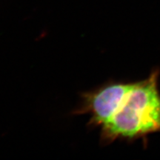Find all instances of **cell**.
I'll use <instances>...</instances> for the list:
<instances>
[{
	"label": "cell",
	"instance_id": "6da1fadb",
	"mask_svg": "<svg viewBox=\"0 0 160 160\" xmlns=\"http://www.w3.org/2000/svg\"><path fill=\"white\" fill-rule=\"evenodd\" d=\"M159 71L135 82L121 107L108 123L102 128L105 142L116 139H136L160 132Z\"/></svg>",
	"mask_w": 160,
	"mask_h": 160
},
{
	"label": "cell",
	"instance_id": "7a4b0ae2",
	"mask_svg": "<svg viewBox=\"0 0 160 160\" xmlns=\"http://www.w3.org/2000/svg\"><path fill=\"white\" fill-rule=\"evenodd\" d=\"M135 82H113L83 96L77 113L91 115L90 125L102 128L114 117Z\"/></svg>",
	"mask_w": 160,
	"mask_h": 160
}]
</instances>
